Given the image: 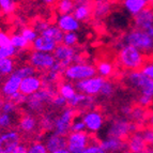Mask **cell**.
<instances>
[{
	"label": "cell",
	"instance_id": "6da1fadb",
	"mask_svg": "<svg viewBox=\"0 0 153 153\" xmlns=\"http://www.w3.org/2000/svg\"><path fill=\"white\" fill-rule=\"evenodd\" d=\"M57 93H58V91L55 89L54 85L43 86L40 90L27 97V100L25 102L26 108L31 114H41L44 107L51 103V99Z\"/></svg>",
	"mask_w": 153,
	"mask_h": 153
},
{
	"label": "cell",
	"instance_id": "7a4b0ae2",
	"mask_svg": "<svg viewBox=\"0 0 153 153\" xmlns=\"http://www.w3.org/2000/svg\"><path fill=\"white\" fill-rule=\"evenodd\" d=\"M118 60L123 69L128 71L140 70L146 62L143 51L136 48L135 46L128 44L121 46L120 51L118 53Z\"/></svg>",
	"mask_w": 153,
	"mask_h": 153
},
{
	"label": "cell",
	"instance_id": "3957f363",
	"mask_svg": "<svg viewBox=\"0 0 153 153\" xmlns=\"http://www.w3.org/2000/svg\"><path fill=\"white\" fill-rule=\"evenodd\" d=\"M123 43L135 46L143 54L153 53V39L147 31L143 29L134 28L132 30H128L123 36Z\"/></svg>",
	"mask_w": 153,
	"mask_h": 153
},
{
	"label": "cell",
	"instance_id": "277c9868",
	"mask_svg": "<svg viewBox=\"0 0 153 153\" xmlns=\"http://www.w3.org/2000/svg\"><path fill=\"white\" fill-rule=\"evenodd\" d=\"M97 74V66L92 65L87 62L77 61L73 62L65 68L63 72V76L69 82H78L82 79L95 76Z\"/></svg>",
	"mask_w": 153,
	"mask_h": 153
},
{
	"label": "cell",
	"instance_id": "5b68a950",
	"mask_svg": "<svg viewBox=\"0 0 153 153\" xmlns=\"http://www.w3.org/2000/svg\"><path fill=\"white\" fill-rule=\"evenodd\" d=\"M125 82L132 89H135L140 94L153 97V79L143 74L141 70L128 71L125 76Z\"/></svg>",
	"mask_w": 153,
	"mask_h": 153
},
{
	"label": "cell",
	"instance_id": "8992f818",
	"mask_svg": "<svg viewBox=\"0 0 153 153\" xmlns=\"http://www.w3.org/2000/svg\"><path fill=\"white\" fill-rule=\"evenodd\" d=\"M75 108L66 107L60 111L57 117H55L54 121V132L60 135L66 136L71 132V125L73 120L75 119Z\"/></svg>",
	"mask_w": 153,
	"mask_h": 153
},
{
	"label": "cell",
	"instance_id": "52a82bcc",
	"mask_svg": "<svg viewBox=\"0 0 153 153\" xmlns=\"http://www.w3.org/2000/svg\"><path fill=\"white\" fill-rule=\"evenodd\" d=\"M53 55L55 56V59L59 61L64 68L70 65L73 62L80 61V55L77 54V51L74 48V46L65 45L63 43H59L56 46L55 51H53Z\"/></svg>",
	"mask_w": 153,
	"mask_h": 153
},
{
	"label": "cell",
	"instance_id": "ba28073f",
	"mask_svg": "<svg viewBox=\"0 0 153 153\" xmlns=\"http://www.w3.org/2000/svg\"><path fill=\"white\" fill-rule=\"evenodd\" d=\"M105 82V77L95 75V76L89 77V78L78 80L75 82V88L78 92H82L87 95H97L100 93V90L102 88L103 84Z\"/></svg>",
	"mask_w": 153,
	"mask_h": 153
},
{
	"label": "cell",
	"instance_id": "9c48e42d",
	"mask_svg": "<svg viewBox=\"0 0 153 153\" xmlns=\"http://www.w3.org/2000/svg\"><path fill=\"white\" fill-rule=\"evenodd\" d=\"M138 126L135 122H130L124 118H118L114 120L108 128V135L116 136V137L124 138L131 135V133L136 132Z\"/></svg>",
	"mask_w": 153,
	"mask_h": 153
},
{
	"label": "cell",
	"instance_id": "30bf717a",
	"mask_svg": "<svg viewBox=\"0 0 153 153\" xmlns=\"http://www.w3.org/2000/svg\"><path fill=\"white\" fill-rule=\"evenodd\" d=\"M29 63L36 68V71L45 72L48 71L51 65L56 62L55 56L53 53H44V51H33L28 57Z\"/></svg>",
	"mask_w": 153,
	"mask_h": 153
},
{
	"label": "cell",
	"instance_id": "8fae6325",
	"mask_svg": "<svg viewBox=\"0 0 153 153\" xmlns=\"http://www.w3.org/2000/svg\"><path fill=\"white\" fill-rule=\"evenodd\" d=\"M68 149L70 153H84L90 143V136L86 132H70L66 135Z\"/></svg>",
	"mask_w": 153,
	"mask_h": 153
},
{
	"label": "cell",
	"instance_id": "7c38bea8",
	"mask_svg": "<svg viewBox=\"0 0 153 153\" xmlns=\"http://www.w3.org/2000/svg\"><path fill=\"white\" fill-rule=\"evenodd\" d=\"M21 140L18 131L9 130L0 133V153H14Z\"/></svg>",
	"mask_w": 153,
	"mask_h": 153
},
{
	"label": "cell",
	"instance_id": "4fadbf2b",
	"mask_svg": "<svg viewBox=\"0 0 153 153\" xmlns=\"http://www.w3.org/2000/svg\"><path fill=\"white\" fill-rule=\"evenodd\" d=\"M47 152L51 153H70L68 149L66 137L57 133H51L45 140Z\"/></svg>",
	"mask_w": 153,
	"mask_h": 153
},
{
	"label": "cell",
	"instance_id": "5bb4252c",
	"mask_svg": "<svg viewBox=\"0 0 153 153\" xmlns=\"http://www.w3.org/2000/svg\"><path fill=\"white\" fill-rule=\"evenodd\" d=\"M82 120L86 124V128L90 133H97L103 128L104 117L100 111L94 109H89L82 115Z\"/></svg>",
	"mask_w": 153,
	"mask_h": 153
},
{
	"label": "cell",
	"instance_id": "9a60e30c",
	"mask_svg": "<svg viewBox=\"0 0 153 153\" xmlns=\"http://www.w3.org/2000/svg\"><path fill=\"white\" fill-rule=\"evenodd\" d=\"M100 145L104 150V152H125L128 151V141H125L123 138L109 136L107 138L100 141Z\"/></svg>",
	"mask_w": 153,
	"mask_h": 153
},
{
	"label": "cell",
	"instance_id": "2e32d148",
	"mask_svg": "<svg viewBox=\"0 0 153 153\" xmlns=\"http://www.w3.org/2000/svg\"><path fill=\"white\" fill-rule=\"evenodd\" d=\"M133 17H134L133 19L134 28L147 30L151 26H153V7L150 5L146 7L143 10H141Z\"/></svg>",
	"mask_w": 153,
	"mask_h": 153
},
{
	"label": "cell",
	"instance_id": "e0dca14e",
	"mask_svg": "<svg viewBox=\"0 0 153 153\" xmlns=\"http://www.w3.org/2000/svg\"><path fill=\"white\" fill-rule=\"evenodd\" d=\"M43 87V80L42 77L38 76L36 74L31 76L22 78L21 85H19V91L25 95H30Z\"/></svg>",
	"mask_w": 153,
	"mask_h": 153
},
{
	"label": "cell",
	"instance_id": "ac0fdd59",
	"mask_svg": "<svg viewBox=\"0 0 153 153\" xmlns=\"http://www.w3.org/2000/svg\"><path fill=\"white\" fill-rule=\"evenodd\" d=\"M68 105L73 108H80L82 110H89L94 105V99L92 95H87L85 93L77 91L72 99L68 100Z\"/></svg>",
	"mask_w": 153,
	"mask_h": 153
},
{
	"label": "cell",
	"instance_id": "d6986e66",
	"mask_svg": "<svg viewBox=\"0 0 153 153\" xmlns=\"http://www.w3.org/2000/svg\"><path fill=\"white\" fill-rule=\"evenodd\" d=\"M22 78L18 75H16L15 73L10 74L4 82H3L2 86L0 88V93L1 95H3L4 97L8 99L10 95H12L13 93L19 91V85H21Z\"/></svg>",
	"mask_w": 153,
	"mask_h": 153
},
{
	"label": "cell",
	"instance_id": "ffe728a7",
	"mask_svg": "<svg viewBox=\"0 0 153 153\" xmlns=\"http://www.w3.org/2000/svg\"><path fill=\"white\" fill-rule=\"evenodd\" d=\"M39 128V120L32 114L22 116L18 121V128L25 135H33Z\"/></svg>",
	"mask_w": 153,
	"mask_h": 153
},
{
	"label": "cell",
	"instance_id": "44dd1931",
	"mask_svg": "<svg viewBox=\"0 0 153 153\" xmlns=\"http://www.w3.org/2000/svg\"><path fill=\"white\" fill-rule=\"evenodd\" d=\"M57 45H58V43L54 39L44 36V34H39L36 40L31 43L33 51H44V53H53Z\"/></svg>",
	"mask_w": 153,
	"mask_h": 153
},
{
	"label": "cell",
	"instance_id": "7402d4cb",
	"mask_svg": "<svg viewBox=\"0 0 153 153\" xmlns=\"http://www.w3.org/2000/svg\"><path fill=\"white\" fill-rule=\"evenodd\" d=\"M57 26L63 32L77 31L80 28V22L77 21L73 14H60L57 18Z\"/></svg>",
	"mask_w": 153,
	"mask_h": 153
},
{
	"label": "cell",
	"instance_id": "603a6c76",
	"mask_svg": "<svg viewBox=\"0 0 153 153\" xmlns=\"http://www.w3.org/2000/svg\"><path fill=\"white\" fill-rule=\"evenodd\" d=\"M128 148L130 152L140 153L148 151V143H146L141 133L134 132L132 135L128 136Z\"/></svg>",
	"mask_w": 153,
	"mask_h": 153
},
{
	"label": "cell",
	"instance_id": "cb8c5ba5",
	"mask_svg": "<svg viewBox=\"0 0 153 153\" xmlns=\"http://www.w3.org/2000/svg\"><path fill=\"white\" fill-rule=\"evenodd\" d=\"M111 11V3L109 0H93L92 16L97 21H102Z\"/></svg>",
	"mask_w": 153,
	"mask_h": 153
},
{
	"label": "cell",
	"instance_id": "d4e9b609",
	"mask_svg": "<svg viewBox=\"0 0 153 153\" xmlns=\"http://www.w3.org/2000/svg\"><path fill=\"white\" fill-rule=\"evenodd\" d=\"M75 16L77 21L82 22H87L90 19L92 16V5L90 2H79L75 5L74 11L72 13Z\"/></svg>",
	"mask_w": 153,
	"mask_h": 153
},
{
	"label": "cell",
	"instance_id": "484cf974",
	"mask_svg": "<svg viewBox=\"0 0 153 153\" xmlns=\"http://www.w3.org/2000/svg\"><path fill=\"white\" fill-rule=\"evenodd\" d=\"M122 4L125 11L132 16L136 15L146 7H148V3L146 0H123Z\"/></svg>",
	"mask_w": 153,
	"mask_h": 153
},
{
	"label": "cell",
	"instance_id": "4316f807",
	"mask_svg": "<svg viewBox=\"0 0 153 153\" xmlns=\"http://www.w3.org/2000/svg\"><path fill=\"white\" fill-rule=\"evenodd\" d=\"M40 34H44V36H49V38L54 39L55 41L59 44V43H62V39H63L64 32L59 28L58 26L48 25Z\"/></svg>",
	"mask_w": 153,
	"mask_h": 153
},
{
	"label": "cell",
	"instance_id": "83f0119b",
	"mask_svg": "<svg viewBox=\"0 0 153 153\" xmlns=\"http://www.w3.org/2000/svg\"><path fill=\"white\" fill-rule=\"evenodd\" d=\"M59 94H61L62 97H64L66 100H70L74 97L75 93L77 92L75 85L72 84V82H64L58 85V89H57Z\"/></svg>",
	"mask_w": 153,
	"mask_h": 153
},
{
	"label": "cell",
	"instance_id": "f1b7e54d",
	"mask_svg": "<svg viewBox=\"0 0 153 153\" xmlns=\"http://www.w3.org/2000/svg\"><path fill=\"white\" fill-rule=\"evenodd\" d=\"M15 71V61L13 57L0 59V73L2 76H9Z\"/></svg>",
	"mask_w": 153,
	"mask_h": 153
},
{
	"label": "cell",
	"instance_id": "f546056e",
	"mask_svg": "<svg viewBox=\"0 0 153 153\" xmlns=\"http://www.w3.org/2000/svg\"><path fill=\"white\" fill-rule=\"evenodd\" d=\"M75 5V0H57V12L59 14H72Z\"/></svg>",
	"mask_w": 153,
	"mask_h": 153
},
{
	"label": "cell",
	"instance_id": "4dcf8cb0",
	"mask_svg": "<svg viewBox=\"0 0 153 153\" xmlns=\"http://www.w3.org/2000/svg\"><path fill=\"white\" fill-rule=\"evenodd\" d=\"M54 116L51 115V112H47V114H44L41 117V119L39 120V126L42 131L49 132V131L54 130Z\"/></svg>",
	"mask_w": 153,
	"mask_h": 153
},
{
	"label": "cell",
	"instance_id": "1f68e13d",
	"mask_svg": "<svg viewBox=\"0 0 153 153\" xmlns=\"http://www.w3.org/2000/svg\"><path fill=\"white\" fill-rule=\"evenodd\" d=\"M11 44H12L16 49L19 51H24L29 47V42L24 38L22 33H14L11 36Z\"/></svg>",
	"mask_w": 153,
	"mask_h": 153
},
{
	"label": "cell",
	"instance_id": "d6a6232c",
	"mask_svg": "<svg viewBox=\"0 0 153 153\" xmlns=\"http://www.w3.org/2000/svg\"><path fill=\"white\" fill-rule=\"evenodd\" d=\"M97 72L100 76L109 77L114 73V65L109 61H100L97 65Z\"/></svg>",
	"mask_w": 153,
	"mask_h": 153
},
{
	"label": "cell",
	"instance_id": "836d02e7",
	"mask_svg": "<svg viewBox=\"0 0 153 153\" xmlns=\"http://www.w3.org/2000/svg\"><path fill=\"white\" fill-rule=\"evenodd\" d=\"M115 91H116V87L114 82H110V80H106L105 79L104 84H103L102 88L100 90V93L99 94L103 97V99H111L115 94Z\"/></svg>",
	"mask_w": 153,
	"mask_h": 153
},
{
	"label": "cell",
	"instance_id": "e575fe53",
	"mask_svg": "<svg viewBox=\"0 0 153 153\" xmlns=\"http://www.w3.org/2000/svg\"><path fill=\"white\" fill-rule=\"evenodd\" d=\"M13 73H15V74L18 75L21 78H25V77L34 75L36 73V70L34 66H32L30 63H29V64H24V65L17 68Z\"/></svg>",
	"mask_w": 153,
	"mask_h": 153
},
{
	"label": "cell",
	"instance_id": "d590c367",
	"mask_svg": "<svg viewBox=\"0 0 153 153\" xmlns=\"http://www.w3.org/2000/svg\"><path fill=\"white\" fill-rule=\"evenodd\" d=\"M146 110L143 106H137V107L132 108V111L130 114V117L135 123H140L146 119Z\"/></svg>",
	"mask_w": 153,
	"mask_h": 153
},
{
	"label": "cell",
	"instance_id": "8d00e7d4",
	"mask_svg": "<svg viewBox=\"0 0 153 153\" xmlns=\"http://www.w3.org/2000/svg\"><path fill=\"white\" fill-rule=\"evenodd\" d=\"M16 9L15 0H0V11L5 14H12Z\"/></svg>",
	"mask_w": 153,
	"mask_h": 153
},
{
	"label": "cell",
	"instance_id": "74e56055",
	"mask_svg": "<svg viewBox=\"0 0 153 153\" xmlns=\"http://www.w3.org/2000/svg\"><path fill=\"white\" fill-rule=\"evenodd\" d=\"M49 104H51V107L55 108V109H62V108H64L66 105H68V100L64 97H62L61 94L57 93V94L51 99Z\"/></svg>",
	"mask_w": 153,
	"mask_h": 153
},
{
	"label": "cell",
	"instance_id": "f35d334b",
	"mask_svg": "<svg viewBox=\"0 0 153 153\" xmlns=\"http://www.w3.org/2000/svg\"><path fill=\"white\" fill-rule=\"evenodd\" d=\"M78 42V34L76 31H70V32H64L62 43L69 46H75Z\"/></svg>",
	"mask_w": 153,
	"mask_h": 153
},
{
	"label": "cell",
	"instance_id": "ab89813d",
	"mask_svg": "<svg viewBox=\"0 0 153 153\" xmlns=\"http://www.w3.org/2000/svg\"><path fill=\"white\" fill-rule=\"evenodd\" d=\"M13 124V117L11 114L1 112L0 114V128L1 130H8Z\"/></svg>",
	"mask_w": 153,
	"mask_h": 153
},
{
	"label": "cell",
	"instance_id": "60d3db41",
	"mask_svg": "<svg viewBox=\"0 0 153 153\" xmlns=\"http://www.w3.org/2000/svg\"><path fill=\"white\" fill-rule=\"evenodd\" d=\"M16 51H17V49H16L12 44H10V45H8V46H1V47H0V59L14 57L16 55Z\"/></svg>",
	"mask_w": 153,
	"mask_h": 153
},
{
	"label": "cell",
	"instance_id": "b9f144b4",
	"mask_svg": "<svg viewBox=\"0 0 153 153\" xmlns=\"http://www.w3.org/2000/svg\"><path fill=\"white\" fill-rule=\"evenodd\" d=\"M22 34L24 36V38L29 42V43H32L34 40L36 39V36H39V32L34 28H31V27H26L22 30Z\"/></svg>",
	"mask_w": 153,
	"mask_h": 153
},
{
	"label": "cell",
	"instance_id": "7bdbcfd3",
	"mask_svg": "<svg viewBox=\"0 0 153 153\" xmlns=\"http://www.w3.org/2000/svg\"><path fill=\"white\" fill-rule=\"evenodd\" d=\"M28 152L29 153H46L47 152V148L46 145L41 141H34L28 147Z\"/></svg>",
	"mask_w": 153,
	"mask_h": 153
},
{
	"label": "cell",
	"instance_id": "ee69618b",
	"mask_svg": "<svg viewBox=\"0 0 153 153\" xmlns=\"http://www.w3.org/2000/svg\"><path fill=\"white\" fill-rule=\"evenodd\" d=\"M16 108H17V105L15 103L11 101V100H7L2 103V106H1V112H5V114H11L13 115L14 112L16 111Z\"/></svg>",
	"mask_w": 153,
	"mask_h": 153
},
{
	"label": "cell",
	"instance_id": "f6af8a7d",
	"mask_svg": "<svg viewBox=\"0 0 153 153\" xmlns=\"http://www.w3.org/2000/svg\"><path fill=\"white\" fill-rule=\"evenodd\" d=\"M84 153H105L104 150L102 149L100 143H97L93 139H91L89 145L87 146V148L85 149Z\"/></svg>",
	"mask_w": 153,
	"mask_h": 153
},
{
	"label": "cell",
	"instance_id": "bcb514c9",
	"mask_svg": "<svg viewBox=\"0 0 153 153\" xmlns=\"http://www.w3.org/2000/svg\"><path fill=\"white\" fill-rule=\"evenodd\" d=\"M8 99L11 100V101H13V102L17 105V106H19V105L25 104L26 100H27V95H25L24 93H22L21 91H17V92H15V93H13L12 95H10Z\"/></svg>",
	"mask_w": 153,
	"mask_h": 153
},
{
	"label": "cell",
	"instance_id": "7dc6e473",
	"mask_svg": "<svg viewBox=\"0 0 153 153\" xmlns=\"http://www.w3.org/2000/svg\"><path fill=\"white\" fill-rule=\"evenodd\" d=\"M87 130L86 128V124H85L82 119H74L71 125V131L72 132H85Z\"/></svg>",
	"mask_w": 153,
	"mask_h": 153
},
{
	"label": "cell",
	"instance_id": "c3c4849f",
	"mask_svg": "<svg viewBox=\"0 0 153 153\" xmlns=\"http://www.w3.org/2000/svg\"><path fill=\"white\" fill-rule=\"evenodd\" d=\"M137 102H138V104H139V106H143V108L149 107L153 103V97H149V95H146V94H140L138 97Z\"/></svg>",
	"mask_w": 153,
	"mask_h": 153
},
{
	"label": "cell",
	"instance_id": "681fc988",
	"mask_svg": "<svg viewBox=\"0 0 153 153\" xmlns=\"http://www.w3.org/2000/svg\"><path fill=\"white\" fill-rule=\"evenodd\" d=\"M141 134H143V138H145L146 143H148V146L153 147V128H146V130L143 131Z\"/></svg>",
	"mask_w": 153,
	"mask_h": 153
},
{
	"label": "cell",
	"instance_id": "f907efd6",
	"mask_svg": "<svg viewBox=\"0 0 153 153\" xmlns=\"http://www.w3.org/2000/svg\"><path fill=\"white\" fill-rule=\"evenodd\" d=\"M140 70L143 74L153 79V61L149 62V63H145Z\"/></svg>",
	"mask_w": 153,
	"mask_h": 153
},
{
	"label": "cell",
	"instance_id": "816d5d0a",
	"mask_svg": "<svg viewBox=\"0 0 153 153\" xmlns=\"http://www.w3.org/2000/svg\"><path fill=\"white\" fill-rule=\"evenodd\" d=\"M11 44V36L4 31H0V47L1 46H8Z\"/></svg>",
	"mask_w": 153,
	"mask_h": 153
},
{
	"label": "cell",
	"instance_id": "f5cc1de1",
	"mask_svg": "<svg viewBox=\"0 0 153 153\" xmlns=\"http://www.w3.org/2000/svg\"><path fill=\"white\" fill-rule=\"evenodd\" d=\"M48 25H49L48 23H46V22H44V21H38L34 24V29H36L39 33H41Z\"/></svg>",
	"mask_w": 153,
	"mask_h": 153
},
{
	"label": "cell",
	"instance_id": "db71d44e",
	"mask_svg": "<svg viewBox=\"0 0 153 153\" xmlns=\"http://www.w3.org/2000/svg\"><path fill=\"white\" fill-rule=\"evenodd\" d=\"M27 152H28V147L25 143H22V141L18 143L17 147L15 148V151H14V153H27Z\"/></svg>",
	"mask_w": 153,
	"mask_h": 153
},
{
	"label": "cell",
	"instance_id": "11a10c76",
	"mask_svg": "<svg viewBox=\"0 0 153 153\" xmlns=\"http://www.w3.org/2000/svg\"><path fill=\"white\" fill-rule=\"evenodd\" d=\"M131 111H132V107L128 106V105H123L122 107H121V112H122L123 115L130 116Z\"/></svg>",
	"mask_w": 153,
	"mask_h": 153
},
{
	"label": "cell",
	"instance_id": "9f6ffc18",
	"mask_svg": "<svg viewBox=\"0 0 153 153\" xmlns=\"http://www.w3.org/2000/svg\"><path fill=\"white\" fill-rule=\"evenodd\" d=\"M41 1L44 4H47V5H51L54 4L55 2H57V0H41Z\"/></svg>",
	"mask_w": 153,
	"mask_h": 153
},
{
	"label": "cell",
	"instance_id": "6f0895ef",
	"mask_svg": "<svg viewBox=\"0 0 153 153\" xmlns=\"http://www.w3.org/2000/svg\"><path fill=\"white\" fill-rule=\"evenodd\" d=\"M146 31H147V32H148L149 34H150V36H151V38L153 39V26H151L150 28H148V29H147V30H146Z\"/></svg>",
	"mask_w": 153,
	"mask_h": 153
},
{
	"label": "cell",
	"instance_id": "680465c9",
	"mask_svg": "<svg viewBox=\"0 0 153 153\" xmlns=\"http://www.w3.org/2000/svg\"><path fill=\"white\" fill-rule=\"evenodd\" d=\"M149 124L153 128V112L150 115V117H149Z\"/></svg>",
	"mask_w": 153,
	"mask_h": 153
},
{
	"label": "cell",
	"instance_id": "91938a15",
	"mask_svg": "<svg viewBox=\"0 0 153 153\" xmlns=\"http://www.w3.org/2000/svg\"><path fill=\"white\" fill-rule=\"evenodd\" d=\"M146 1H147V3H148V5L153 7V0H146Z\"/></svg>",
	"mask_w": 153,
	"mask_h": 153
},
{
	"label": "cell",
	"instance_id": "94428289",
	"mask_svg": "<svg viewBox=\"0 0 153 153\" xmlns=\"http://www.w3.org/2000/svg\"><path fill=\"white\" fill-rule=\"evenodd\" d=\"M89 0H75V2L79 3V2H88Z\"/></svg>",
	"mask_w": 153,
	"mask_h": 153
},
{
	"label": "cell",
	"instance_id": "6125c7cd",
	"mask_svg": "<svg viewBox=\"0 0 153 153\" xmlns=\"http://www.w3.org/2000/svg\"><path fill=\"white\" fill-rule=\"evenodd\" d=\"M2 103H3L2 99H1V97H0V111H1V106H2Z\"/></svg>",
	"mask_w": 153,
	"mask_h": 153
},
{
	"label": "cell",
	"instance_id": "be15d7a7",
	"mask_svg": "<svg viewBox=\"0 0 153 153\" xmlns=\"http://www.w3.org/2000/svg\"><path fill=\"white\" fill-rule=\"evenodd\" d=\"M1 78H2V74L0 73V80H1Z\"/></svg>",
	"mask_w": 153,
	"mask_h": 153
}]
</instances>
